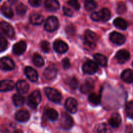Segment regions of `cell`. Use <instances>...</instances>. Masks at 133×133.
I'll list each match as a JSON object with an SVG mask.
<instances>
[{"mask_svg":"<svg viewBox=\"0 0 133 133\" xmlns=\"http://www.w3.org/2000/svg\"><path fill=\"white\" fill-rule=\"evenodd\" d=\"M42 99V96L40 91L35 90L27 98V104L31 109H35L39 105Z\"/></svg>","mask_w":133,"mask_h":133,"instance_id":"obj_1","label":"cell"},{"mask_svg":"<svg viewBox=\"0 0 133 133\" xmlns=\"http://www.w3.org/2000/svg\"><path fill=\"white\" fill-rule=\"evenodd\" d=\"M45 93L48 98L52 102L58 103L61 102L62 96L61 93L53 88H47L45 89Z\"/></svg>","mask_w":133,"mask_h":133,"instance_id":"obj_2","label":"cell"},{"mask_svg":"<svg viewBox=\"0 0 133 133\" xmlns=\"http://www.w3.org/2000/svg\"><path fill=\"white\" fill-rule=\"evenodd\" d=\"M0 31L1 35H5L9 38H13L15 32L12 26L6 22H1L0 23Z\"/></svg>","mask_w":133,"mask_h":133,"instance_id":"obj_3","label":"cell"},{"mask_svg":"<svg viewBox=\"0 0 133 133\" xmlns=\"http://www.w3.org/2000/svg\"><path fill=\"white\" fill-rule=\"evenodd\" d=\"M59 23L57 17L49 16L45 20L44 28L48 32H53L58 28Z\"/></svg>","mask_w":133,"mask_h":133,"instance_id":"obj_4","label":"cell"},{"mask_svg":"<svg viewBox=\"0 0 133 133\" xmlns=\"http://www.w3.org/2000/svg\"><path fill=\"white\" fill-rule=\"evenodd\" d=\"M97 70H98V66L97 63L91 60L87 61L83 65V72L87 74L92 75V74H96Z\"/></svg>","mask_w":133,"mask_h":133,"instance_id":"obj_5","label":"cell"},{"mask_svg":"<svg viewBox=\"0 0 133 133\" xmlns=\"http://www.w3.org/2000/svg\"><path fill=\"white\" fill-rule=\"evenodd\" d=\"M60 123L62 129L65 130H69L74 125V120L68 114L64 112L61 116Z\"/></svg>","mask_w":133,"mask_h":133,"instance_id":"obj_6","label":"cell"},{"mask_svg":"<svg viewBox=\"0 0 133 133\" xmlns=\"http://www.w3.org/2000/svg\"><path fill=\"white\" fill-rule=\"evenodd\" d=\"M0 67L3 71H10L14 70L15 64L12 60L9 57H3L0 60Z\"/></svg>","mask_w":133,"mask_h":133,"instance_id":"obj_7","label":"cell"},{"mask_svg":"<svg viewBox=\"0 0 133 133\" xmlns=\"http://www.w3.org/2000/svg\"><path fill=\"white\" fill-rule=\"evenodd\" d=\"M109 37L110 41L116 45H122L124 44L126 40L125 36L124 35L115 31L111 32L109 35Z\"/></svg>","mask_w":133,"mask_h":133,"instance_id":"obj_8","label":"cell"},{"mask_svg":"<svg viewBox=\"0 0 133 133\" xmlns=\"http://www.w3.org/2000/svg\"><path fill=\"white\" fill-rule=\"evenodd\" d=\"M57 75V68L54 65H50L44 70V76L47 80L55 79Z\"/></svg>","mask_w":133,"mask_h":133,"instance_id":"obj_9","label":"cell"},{"mask_svg":"<svg viewBox=\"0 0 133 133\" xmlns=\"http://www.w3.org/2000/svg\"><path fill=\"white\" fill-rule=\"evenodd\" d=\"M95 87L94 81L92 79H87L80 87V91L83 94H88L92 92Z\"/></svg>","mask_w":133,"mask_h":133,"instance_id":"obj_10","label":"cell"},{"mask_svg":"<svg viewBox=\"0 0 133 133\" xmlns=\"http://www.w3.org/2000/svg\"><path fill=\"white\" fill-rule=\"evenodd\" d=\"M53 48L56 52L58 53H64L68 50V45L64 41L57 40L53 44Z\"/></svg>","mask_w":133,"mask_h":133,"instance_id":"obj_11","label":"cell"},{"mask_svg":"<svg viewBox=\"0 0 133 133\" xmlns=\"http://www.w3.org/2000/svg\"><path fill=\"white\" fill-rule=\"evenodd\" d=\"M77 101L72 97L68 99L65 103V107L66 110L72 114H74L77 111Z\"/></svg>","mask_w":133,"mask_h":133,"instance_id":"obj_12","label":"cell"},{"mask_svg":"<svg viewBox=\"0 0 133 133\" xmlns=\"http://www.w3.org/2000/svg\"><path fill=\"white\" fill-rule=\"evenodd\" d=\"M130 58V53L125 49H121L117 52L116 55V59L119 63H125Z\"/></svg>","mask_w":133,"mask_h":133,"instance_id":"obj_13","label":"cell"},{"mask_svg":"<svg viewBox=\"0 0 133 133\" xmlns=\"http://www.w3.org/2000/svg\"><path fill=\"white\" fill-rule=\"evenodd\" d=\"M25 74L29 79L32 82H36L38 79V72L32 68L27 66L25 68Z\"/></svg>","mask_w":133,"mask_h":133,"instance_id":"obj_14","label":"cell"},{"mask_svg":"<svg viewBox=\"0 0 133 133\" xmlns=\"http://www.w3.org/2000/svg\"><path fill=\"white\" fill-rule=\"evenodd\" d=\"M27 44L24 41H19L14 45L12 48L13 53L17 55H20L25 51Z\"/></svg>","mask_w":133,"mask_h":133,"instance_id":"obj_15","label":"cell"},{"mask_svg":"<svg viewBox=\"0 0 133 133\" xmlns=\"http://www.w3.org/2000/svg\"><path fill=\"white\" fill-rule=\"evenodd\" d=\"M45 9L51 12H55L60 8V4L58 0H45L44 2Z\"/></svg>","mask_w":133,"mask_h":133,"instance_id":"obj_16","label":"cell"},{"mask_svg":"<svg viewBox=\"0 0 133 133\" xmlns=\"http://www.w3.org/2000/svg\"><path fill=\"white\" fill-rule=\"evenodd\" d=\"M16 88L18 93L20 94H26L29 89V85L24 80H19L16 84Z\"/></svg>","mask_w":133,"mask_h":133,"instance_id":"obj_17","label":"cell"},{"mask_svg":"<svg viewBox=\"0 0 133 133\" xmlns=\"http://www.w3.org/2000/svg\"><path fill=\"white\" fill-rule=\"evenodd\" d=\"M30 115L28 111L25 110H19L16 112L15 118L18 122H25L29 119Z\"/></svg>","mask_w":133,"mask_h":133,"instance_id":"obj_18","label":"cell"},{"mask_svg":"<svg viewBox=\"0 0 133 133\" xmlns=\"http://www.w3.org/2000/svg\"><path fill=\"white\" fill-rule=\"evenodd\" d=\"M109 123L111 127L117 128L122 123V118L118 113H114L112 114L111 117L109 119Z\"/></svg>","mask_w":133,"mask_h":133,"instance_id":"obj_19","label":"cell"},{"mask_svg":"<svg viewBox=\"0 0 133 133\" xmlns=\"http://www.w3.org/2000/svg\"><path fill=\"white\" fill-rule=\"evenodd\" d=\"M14 88V83L12 81L3 80L1 81L0 90L1 92H9L12 90Z\"/></svg>","mask_w":133,"mask_h":133,"instance_id":"obj_20","label":"cell"},{"mask_svg":"<svg viewBox=\"0 0 133 133\" xmlns=\"http://www.w3.org/2000/svg\"><path fill=\"white\" fill-rule=\"evenodd\" d=\"M98 40V36L90 30H87L84 32V42L96 44Z\"/></svg>","mask_w":133,"mask_h":133,"instance_id":"obj_21","label":"cell"},{"mask_svg":"<svg viewBox=\"0 0 133 133\" xmlns=\"http://www.w3.org/2000/svg\"><path fill=\"white\" fill-rule=\"evenodd\" d=\"M121 78L127 83H133V71L130 69H127L122 72Z\"/></svg>","mask_w":133,"mask_h":133,"instance_id":"obj_22","label":"cell"},{"mask_svg":"<svg viewBox=\"0 0 133 133\" xmlns=\"http://www.w3.org/2000/svg\"><path fill=\"white\" fill-rule=\"evenodd\" d=\"M44 16L38 13H34L30 16L29 20L30 22L32 23V25H38L42 24L44 22Z\"/></svg>","mask_w":133,"mask_h":133,"instance_id":"obj_23","label":"cell"},{"mask_svg":"<svg viewBox=\"0 0 133 133\" xmlns=\"http://www.w3.org/2000/svg\"><path fill=\"white\" fill-rule=\"evenodd\" d=\"M1 10L3 15L6 17V18H9V19H10V18L14 16V12H13L12 9L10 7V6H9L6 3H4L1 6Z\"/></svg>","mask_w":133,"mask_h":133,"instance_id":"obj_24","label":"cell"},{"mask_svg":"<svg viewBox=\"0 0 133 133\" xmlns=\"http://www.w3.org/2000/svg\"><path fill=\"white\" fill-rule=\"evenodd\" d=\"M45 114L47 118H48V119H49L50 121H52V122L56 121L58 119V112H57V110L53 109H51V108H49V109H46L45 112Z\"/></svg>","mask_w":133,"mask_h":133,"instance_id":"obj_25","label":"cell"},{"mask_svg":"<svg viewBox=\"0 0 133 133\" xmlns=\"http://www.w3.org/2000/svg\"><path fill=\"white\" fill-rule=\"evenodd\" d=\"M94 58L95 61L97 62V63L99 64L100 66H103V67L107 66V58L105 56H104L103 55L100 54V53H96L94 55Z\"/></svg>","mask_w":133,"mask_h":133,"instance_id":"obj_26","label":"cell"},{"mask_svg":"<svg viewBox=\"0 0 133 133\" xmlns=\"http://www.w3.org/2000/svg\"><path fill=\"white\" fill-rule=\"evenodd\" d=\"M114 25L116 27L121 30H125L127 27V23L122 18H117L114 19Z\"/></svg>","mask_w":133,"mask_h":133,"instance_id":"obj_27","label":"cell"},{"mask_svg":"<svg viewBox=\"0 0 133 133\" xmlns=\"http://www.w3.org/2000/svg\"><path fill=\"white\" fill-rule=\"evenodd\" d=\"M100 18H101V20L103 22H107L109 20L111 16V14H110V11L107 8H103L101 9L99 12Z\"/></svg>","mask_w":133,"mask_h":133,"instance_id":"obj_28","label":"cell"},{"mask_svg":"<svg viewBox=\"0 0 133 133\" xmlns=\"http://www.w3.org/2000/svg\"><path fill=\"white\" fill-rule=\"evenodd\" d=\"M32 62L37 67H42L44 65V60L41 55L38 53H35L32 57Z\"/></svg>","mask_w":133,"mask_h":133,"instance_id":"obj_29","label":"cell"},{"mask_svg":"<svg viewBox=\"0 0 133 133\" xmlns=\"http://www.w3.org/2000/svg\"><path fill=\"white\" fill-rule=\"evenodd\" d=\"M88 101L94 105H98L101 102V97L96 93H91L88 96Z\"/></svg>","mask_w":133,"mask_h":133,"instance_id":"obj_30","label":"cell"},{"mask_svg":"<svg viewBox=\"0 0 133 133\" xmlns=\"http://www.w3.org/2000/svg\"><path fill=\"white\" fill-rule=\"evenodd\" d=\"M96 130H97V133H112L111 129L106 123L99 124Z\"/></svg>","mask_w":133,"mask_h":133,"instance_id":"obj_31","label":"cell"},{"mask_svg":"<svg viewBox=\"0 0 133 133\" xmlns=\"http://www.w3.org/2000/svg\"><path fill=\"white\" fill-rule=\"evenodd\" d=\"M12 101L15 106L20 107L24 104L25 99L20 94H15L13 96Z\"/></svg>","mask_w":133,"mask_h":133,"instance_id":"obj_32","label":"cell"},{"mask_svg":"<svg viewBox=\"0 0 133 133\" xmlns=\"http://www.w3.org/2000/svg\"><path fill=\"white\" fill-rule=\"evenodd\" d=\"M84 7L87 11H92L97 7V3L94 0H85Z\"/></svg>","mask_w":133,"mask_h":133,"instance_id":"obj_33","label":"cell"},{"mask_svg":"<svg viewBox=\"0 0 133 133\" xmlns=\"http://www.w3.org/2000/svg\"><path fill=\"white\" fill-rule=\"evenodd\" d=\"M27 10V7L23 3H19L17 5L16 8V11L17 14L18 16H22L24 15L26 13Z\"/></svg>","mask_w":133,"mask_h":133,"instance_id":"obj_34","label":"cell"},{"mask_svg":"<svg viewBox=\"0 0 133 133\" xmlns=\"http://www.w3.org/2000/svg\"><path fill=\"white\" fill-rule=\"evenodd\" d=\"M125 112L129 118H133V101H129L126 103Z\"/></svg>","mask_w":133,"mask_h":133,"instance_id":"obj_35","label":"cell"},{"mask_svg":"<svg viewBox=\"0 0 133 133\" xmlns=\"http://www.w3.org/2000/svg\"><path fill=\"white\" fill-rule=\"evenodd\" d=\"M127 10V7H126V5L124 2L123 1H120L118 3L116 6V12L118 14H123Z\"/></svg>","mask_w":133,"mask_h":133,"instance_id":"obj_36","label":"cell"},{"mask_svg":"<svg viewBox=\"0 0 133 133\" xmlns=\"http://www.w3.org/2000/svg\"><path fill=\"white\" fill-rule=\"evenodd\" d=\"M8 42L3 35L0 36V51L3 52L7 48Z\"/></svg>","mask_w":133,"mask_h":133,"instance_id":"obj_37","label":"cell"},{"mask_svg":"<svg viewBox=\"0 0 133 133\" xmlns=\"http://www.w3.org/2000/svg\"><path fill=\"white\" fill-rule=\"evenodd\" d=\"M68 4L70 6H71V7L74 8L75 10H79L80 9L81 6L78 0H69L68 2Z\"/></svg>","mask_w":133,"mask_h":133,"instance_id":"obj_38","label":"cell"},{"mask_svg":"<svg viewBox=\"0 0 133 133\" xmlns=\"http://www.w3.org/2000/svg\"><path fill=\"white\" fill-rule=\"evenodd\" d=\"M40 48H41L42 50L44 52V53H48L49 51V43L46 40H44L40 44Z\"/></svg>","mask_w":133,"mask_h":133,"instance_id":"obj_39","label":"cell"},{"mask_svg":"<svg viewBox=\"0 0 133 133\" xmlns=\"http://www.w3.org/2000/svg\"><path fill=\"white\" fill-rule=\"evenodd\" d=\"M69 84H70L71 89L75 90L78 88L79 81H78V80L75 77H71L70 79V81H69Z\"/></svg>","mask_w":133,"mask_h":133,"instance_id":"obj_40","label":"cell"},{"mask_svg":"<svg viewBox=\"0 0 133 133\" xmlns=\"http://www.w3.org/2000/svg\"><path fill=\"white\" fill-rule=\"evenodd\" d=\"M96 44H92V43H89L87 42H84V48L86 50L88 51H90L94 50V49L96 48Z\"/></svg>","mask_w":133,"mask_h":133,"instance_id":"obj_41","label":"cell"},{"mask_svg":"<svg viewBox=\"0 0 133 133\" xmlns=\"http://www.w3.org/2000/svg\"><path fill=\"white\" fill-rule=\"evenodd\" d=\"M62 10H63V13L65 16L68 17H71L74 14V12L71 10V9L68 7H66V6H63L62 8Z\"/></svg>","mask_w":133,"mask_h":133,"instance_id":"obj_42","label":"cell"},{"mask_svg":"<svg viewBox=\"0 0 133 133\" xmlns=\"http://www.w3.org/2000/svg\"><path fill=\"white\" fill-rule=\"evenodd\" d=\"M62 64L64 69H65V70H68V69L70 68V66H71V64H70V60H69V58H64L62 61Z\"/></svg>","mask_w":133,"mask_h":133,"instance_id":"obj_43","label":"cell"},{"mask_svg":"<svg viewBox=\"0 0 133 133\" xmlns=\"http://www.w3.org/2000/svg\"><path fill=\"white\" fill-rule=\"evenodd\" d=\"M66 31L67 34L70 35H73L75 32V28L73 25H68L66 27Z\"/></svg>","mask_w":133,"mask_h":133,"instance_id":"obj_44","label":"cell"},{"mask_svg":"<svg viewBox=\"0 0 133 133\" xmlns=\"http://www.w3.org/2000/svg\"><path fill=\"white\" fill-rule=\"evenodd\" d=\"M28 1L29 3L34 7H38L42 3V0H28Z\"/></svg>","mask_w":133,"mask_h":133,"instance_id":"obj_45","label":"cell"},{"mask_svg":"<svg viewBox=\"0 0 133 133\" xmlns=\"http://www.w3.org/2000/svg\"><path fill=\"white\" fill-rule=\"evenodd\" d=\"M91 18L92 20L95 21V22H98V21L101 20V18H100V15L99 12H94L92 14H91Z\"/></svg>","mask_w":133,"mask_h":133,"instance_id":"obj_46","label":"cell"},{"mask_svg":"<svg viewBox=\"0 0 133 133\" xmlns=\"http://www.w3.org/2000/svg\"><path fill=\"white\" fill-rule=\"evenodd\" d=\"M125 133H133V127L131 125H128L125 128Z\"/></svg>","mask_w":133,"mask_h":133,"instance_id":"obj_47","label":"cell"},{"mask_svg":"<svg viewBox=\"0 0 133 133\" xmlns=\"http://www.w3.org/2000/svg\"><path fill=\"white\" fill-rule=\"evenodd\" d=\"M18 0H8V1L9 2V3L12 4V5H14V4L18 2Z\"/></svg>","mask_w":133,"mask_h":133,"instance_id":"obj_48","label":"cell"},{"mask_svg":"<svg viewBox=\"0 0 133 133\" xmlns=\"http://www.w3.org/2000/svg\"><path fill=\"white\" fill-rule=\"evenodd\" d=\"M14 133H22V131H19V130H16V131H14Z\"/></svg>","mask_w":133,"mask_h":133,"instance_id":"obj_49","label":"cell"},{"mask_svg":"<svg viewBox=\"0 0 133 133\" xmlns=\"http://www.w3.org/2000/svg\"><path fill=\"white\" fill-rule=\"evenodd\" d=\"M132 66H133V62H132Z\"/></svg>","mask_w":133,"mask_h":133,"instance_id":"obj_50","label":"cell"}]
</instances>
